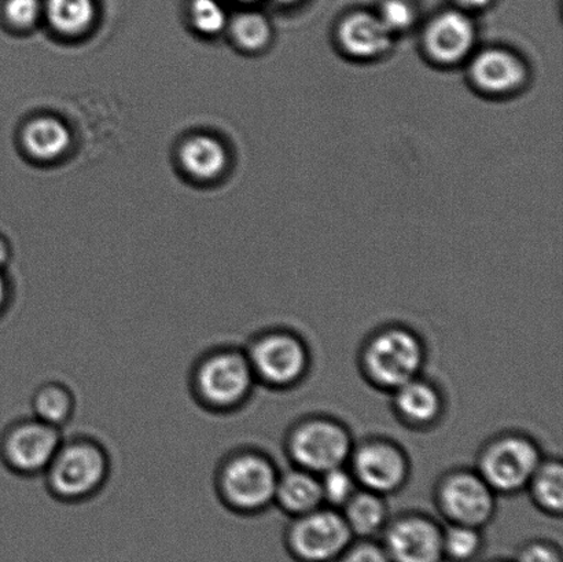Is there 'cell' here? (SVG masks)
<instances>
[{"label": "cell", "instance_id": "1", "mask_svg": "<svg viewBox=\"0 0 563 562\" xmlns=\"http://www.w3.org/2000/svg\"><path fill=\"white\" fill-rule=\"evenodd\" d=\"M256 377L244 346L220 343L208 346L192 361L187 374L190 398L214 417L235 415L250 404Z\"/></svg>", "mask_w": 563, "mask_h": 562}, {"label": "cell", "instance_id": "2", "mask_svg": "<svg viewBox=\"0 0 563 562\" xmlns=\"http://www.w3.org/2000/svg\"><path fill=\"white\" fill-rule=\"evenodd\" d=\"M113 462L107 445L92 434L64 437L43 473L44 488L55 503H90L108 486Z\"/></svg>", "mask_w": 563, "mask_h": 562}, {"label": "cell", "instance_id": "3", "mask_svg": "<svg viewBox=\"0 0 563 562\" xmlns=\"http://www.w3.org/2000/svg\"><path fill=\"white\" fill-rule=\"evenodd\" d=\"M279 471L267 453L251 445L231 449L213 471V492L231 515L253 517L274 505Z\"/></svg>", "mask_w": 563, "mask_h": 562}, {"label": "cell", "instance_id": "4", "mask_svg": "<svg viewBox=\"0 0 563 562\" xmlns=\"http://www.w3.org/2000/svg\"><path fill=\"white\" fill-rule=\"evenodd\" d=\"M462 69L471 90L488 101H511L526 93L533 81L531 60L505 43L479 44Z\"/></svg>", "mask_w": 563, "mask_h": 562}, {"label": "cell", "instance_id": "5", "mask_svg": "<svg viewBox=\"0 0 563 562\" xmlns=\"http://www.w3.org/2000/svg\"><path fill=\"white\" fill-rule=\"evenodd\" d=\"M416 35L419 55L440 70L462 69L482 44L476 16L455 5L424 16Z\"/></svg>", "mask_w": 563, "mask_h": 562}, {"label": "cell", "instance_id": "6", "mask_svg": "<svg viewBox=\"0 0 563 562\" xmlns=\"http://www.w3.org/2000/svg\"><path fill=\"white\" fill-rule=\"evenodd\" d=\"M427 352L421 339L410 329L389 327L378 330L362 352L364 374L375 387L390 390L421 374Z\"/></svg>", "mask_w": 563, "mask_h": 562}, {"label": "cell", "instance_id": "7", "mask_svg": "<svg viewBox=\"0 0 563 562\" xmlns=\"http://www.w3.org/2000/svg\"><path fill=\"white\" fill-rule=\"evenodd\" d=\"M64 437L32 415L15 418L0 432V464L16 477H42Z\"/></svg>", "mask_w": 563, "mask_h": 562}, {"label": "cell", "instance_id": "8", "mask_svg": "<svg viewBox=\"0 0 563 562\" xmlns=\"http://www.w3.org/2000/svg\"><path fill=\"white\" fill-rule=\"evenodd\" d=\"M244 350L257 384L267 388H290L308 371L307 345L287 330H264L253 335Z\"/></svg>", "mask_w": 563, "mask_h": 562}, {"label": "cell", "instance_id": "9", "mask_svg": "<svg viewBox=\"0 0 563 562\" xmlns=\"http://www.w3.org/2000/svg\"><path fill=\"white\" fill-rule=\"evenodd\" d=\"M355 537L336 509L319 508L291 517L284 533V548L296 562H336Z\"/></svg>", "mask_w": 563, "mask_h": 562}, {"label": "cell", "instance_id": "10", "mask_svg": "<svg viewBox=\"0 0 563 562\" xmlns=\"http://www.w3.org/2000/svg\"><path fill=\"white\" fill-rule=\"evenodd\" d=\"M350 431L331 418L317 417L297 423L286 439V453L300 470L323 475L351 459Z\"/></svg>", "mask_w": 563, "mask_h": 562}, {"label": "cell", "instance_id": "11", "mask_svg": "<svg viewBox=\"0 0 563 562\" xmlns=\"http://www.w3.org/2000/svg\"><path fill=\"white\" fill-rule=\"evenodd\" d=\"M542 462V451L534 440L506 433L485 445L477 472L495 493L516 494L528 488Z\"/></svg>", "mask_w": 563, "mask_h": 562}, {"label": "cell", "instance_id": "12", "mask_svg": "<svg viewBox=\"0 0 563 562\" xmlns=\"http://www.w3.org/2000/svg\"><path fill=\"white\" fill-rule=\"evenodd\" d=\"M331 44L340 57L353 64H378L395 53L397 38L375 14L374 9H352L335 20Z\"/></svg>", "mask_w": 563, "mask_h": 562}, {"label": "cell", "instance_id": "13", "mask_svg": "<svg viewBox=\"0 0 563 562\" xmlns=\"http://www.w3.org/2000/svg\"><path fill=\"white\" fill-rule=\"evenodd\" d=\"M495 492L477 471L449 473L438 487V505L451 525L482 528L495 515Z\"/></svg>", "mask_w": 563, "mask_h": 562}, {"label": "cell", "instance_id": "14", "mask_svg": "<svg viewBox=\"0 0 563 562\" xmlns=\"http://www.w3.org/2000/svg\"><path fill=\"white\" fill-rule=\"evenodd\" d=\"M350 461L357 486L383 497L399 492L410 473L405 451L388 440H367L358 444L353 448Z\"/></svg>", "mask_w": 563, "mask_h": 562}, {"label": "cell", "instance_id": "15", "mask_svg": "<svg viewBox=\"0 0 563 562\" xmlns=\"http://www.w3.org/2000/svg\"><path fill=\"white\" fill-rule=\"evenodd\" d=\"M383 544L391 562H444L443 527L423 515H406L389 521Z\"/></svg>", "mask_w": 563, "mask_h": 562}, {"label": "cell", "instance_id": "16", "mask_svg": "<svg viewBox=\"0 0 563 562\" xmlns=\"http://www.w3.org/2000/svg\"><path fill=\"white\" fill-rule=\"evenodd\" d=\"M391 394L397 416L412 427L432 426L444 409L439 388L427 379L413 378Z\"/></svg>", "mask_w": 563, "mask_h": 562}, {"label": "cell", "instance_id": "17", "mask_svg": "<svg viewBox=\"0 0 563 562\" xmlns=\"http://www.w3.org/2000/svg\"><path fill=\"white\" fill-rule=\"evenodd\" d=\"M274 504L290 517L322 508L324 499L319 476L300 467L280 473Z\"/></svg>", "mask_w": 563, "mask_h": 562}, {"label": "cell", "instance_id": "18", "mask_svg": "<svg viewBox=\"0 0 563 562\" xmlns=\"http://www.w3.org/2000/svg\"><path fill=\"white\" fill-rule=\"evenodd\" d=\"M178 157L185 173L198 180L217 179L229 167L228 148L217 137L206 134L187 137Z\"/></svg>", "mask_w": 563, "mask_h": 562}, {"label": "cell", "instance_id": "19", "mask_svg": "<svg viewBox=\"0 0 563 562\" xmlns=\"http://www.w3.org/2000/svg\"><path fill=\"white\" fill-rule=\"evenodd\" d=\"M22 147L37 162H54L63 157L71 145V134L63 120L43 115L33 119L22 131Z\"/></svg>", "mask_w": 563, "mask_h": 562}, {"label": "cell", "instance_id": "20", "mask_svg": "<svg viewBox=\"0 0 563 562\" xmlns=\"http://www.w3.org/2000/svg\"><path fill=\"white\" fill-rule=\"evenodd\" d=\"M31 415L37 420L64 431L76 416L77 399L74 389L59 379H47L31 395Z\"/></svg>", "mask_w": 563, "mask_h": 562}, {"label": "cell", "instance_id": "21", "mask_svg": "<svg viewBox=\"0 0 563 562\" xmlns=\"http://www.w3.org/2000/svg\"><path fill=\"white\" fill-rule=\"evenodd\" d=\"M355 539H373L389 522L383 495L357 489L341 511Z\"/></svg>", "mask_w": 563, "mask_h": 562}, {"label": "cell", "instance_id": "22", "mask_svg": "<svg viewBox=\"0 0 563 562\" xmlns=\"http://www.w3.org/2000/svg\"><path fill=\"white\" fill-rule=\"evenodd\" d=\"M231 42L242 53L258 55L273 46L275 30L266 14L257 10H245L229 21Z\"/></svg>", "mask_w": 563, "mask_h": 562}, {"label": "cell", "instance_id": "23", "mask_svg": "<svg viewBox=\"0 0 563 562\" xmlns=\"http://www.w3.org/2000/svg\"><path fill=\"white\" fill-rule=\"evenodd\" d=\"M93 0H44L43 16L59 35L80 36L96 20Z\"/></svg>", "mask_w": 563, "mask_h": 562}, {"label": "cell", "instance_id": "24", "mask_svg": "<svg viewBox=\"0 0 563 562\" xmlns=\"http://www.w3.org/2000/svg\"><path fill=\"white\" fill-rule=\"evenodd\" d=\"M533 503L544 514L561 516L563 506V467L561 461L542 462L528 486Z\"/></svg>", "mask_w": 563, "mask_h": 562}, {"label": "cell", "instance_id": "25", "mask_svg": "<svg viewBox=\"0 0 563 562\" xmlns=\"http://www.w3.org/2000/svg\"><path fill=\"white\" fill-rule=\"evenodd\" d=\"M374 11L397 41L416 33L424 19L417 0H379Z\"/></svg>", "mask_w": 563, "mask_h": 562}, {"label": "cell", "instance_id": "26", "mask_svg": "<svg viewBox=\"0 0 563 562\" xmlns=\"http://www.w3.org/2000/svg\"><path fill=\"white\" fill-rule=\"evenodd\" d=\"M483 549L482 528L461 525L443 528L444 562H474Z\"/></svg>", "mask_w": 563, "mask_h": 562}, {"label": "cell", "instance_id": "27", "mask_svg": "<svg viewBox=\"0 0 563 562\" xmlns=\"http://www.w3.org/2000/svg\"><path fill=\"white\" fill-rule=\"evenodd\" d=\"M189 20L201 35L217 36L228 30L229 15L219 0H191Z\"/></svg>", "mask_w": 563, "mask_h": 562}, {"label": "cell", "instance_id": "28", "mask_svg": "<svg viewBox=\"0 0 563 562\" xmlns=\"http://www.w3.org/2000/svg\"><path fill=\"white\" fill-rule=\"evenodd\" d=\"M319 478L324 503L333 508H344L358 489L355 476L344 466L325 472Z\"/></svg>", "mask_w": 563, "mask_h": 562}, {"label": "cell", "instance_id": "29", "mask_svg": "<svg viewBox=\"0 0 563 562\" xmlns=\"http://www.w3.org/2000/svg\"><path fill=\"white\" fill-rule=\"evenodd\" d=\"M3 16L14 30H31L43 16V2L42 0H5Z\"/></svg>", "mask_w": 563, "mask_h": 562}, {"label": "cell", "instance_id": "30", "mask_svg": "<svg viewBox=\"0 0 563 562\" xmlns=\"http://www.w3.org/2000/svg\"><path fill=\"white\" fill-rule=\"evenodd\" d=\"M512 562H563L562 550L555 543L534 539L522 544Z\"/></svg>", "mask_w": 563, "mask_h": 562}, {"label": "cell", "instance_id": "31", "mask_svg": "<svg viewBox=\"0 0 563 562\" xmlns=\"http://www.w3.org/2000/svg\"><path fill=\"white\" fill-rule=\"evenodd\" d=\"M336 562H391L380 542L373 539H357L342 553Z\"/></svg>", "mask_w": 563, "mask_h": 562}, {"label": "cell", "instance_id": "32", "mask_svg": "<svg viewBox=\"0 0 563 562\" xmlns=\"http://www.w3.org/2000/svg\"><path fill=\"white\" fill-rule=\"evenodd\" d=\"M498 0H452V5L477 16L494 8Z\"/></svg>", "mask_w": 563, "mask_h": 562}, {"label": "cell", "instance_id": "33", "mask_svg": "<svg viewBox=\"0 0 563 562\" xmlns=\"http://www.w3.org/2000/svg\"><path fill=\"white\" fill-rule=\"evenodd\" d=\"M11 302H13V289L4 273H0V319L10 311Z\"/></svg>", "mask_w": 563, "mask_h": 562}, {"label": "cell", "instance_id": "34", "mask_svg": "<svg viewBox=\"0 0 563 562\" xmlns=\"http://www.w3.org/2000/svg\"><path fill=\"white\" fill-rule=\"evenodd\" d=\"M10 256L9 244L0 236V273H4V268L10 262Z\"/></svg>", "mask_w": 563, "mask_h": 562}, {"label": "cell", "instance_id": "35", "mask_svg": "<svg viewBox=\"0 0 563 562\" xmlns=\"http://www.w3.org/2000/svg\"><path fill=\"white\" fill-rule=\"evenodd\" d=\"M273 2L282 9H296L300 8V5L306 2V0H273Z\"/></svg>", "mask_w": 563, "mask_h": 562}, {"label": "cell", "instance_id": "36", "mask_svg": "<svg viewBox=\"0 0 563 562\" xmlns=\"http://www.w3.org/2000/svg\"><path fill=\"white\" fill-rule=\"evenodd\" d=\"M236 2L245 3V4H253L258 2V0H236Z\"/></svg>", "mask_w": 563, "mask_h": 562}, {"label": "cell", "instance_id": "37", "mask_svg": "<svg viewBox=\"0 0 563 562\" xmlns=\"http://www.w3.org/2000/svg\"><path fill=\"white\" fill-rule=\"evenodd\" d=\"M488 562H512V561H509V560H493V561H488Z\"/></svg>", "mask_w": 563, "mask_h": 562}]
</instances>
